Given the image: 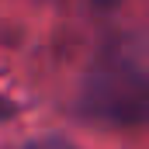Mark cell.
Returning a JSON list of instances; mask_svg holds the SVG:
<instances>
[{"mask_svg": "<svg viewBox=\"0 0 149 149\" xmlns=\"http://www.w3.org/2000/svg\"><path fill=\"white\" fill-rule=\"evenodd\" d=\"M87 111L97 118H108L114 125H139L146 118V90L139 80H125V76L101 80L90 87Z\"/></svg>", "mask_w": 149, "mask_h": 149, "instance_id": "obj_1", "label": "cell"}]
</instances>
